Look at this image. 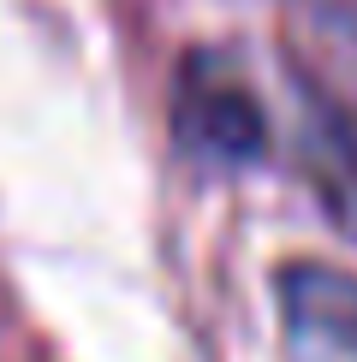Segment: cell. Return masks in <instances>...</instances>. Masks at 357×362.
<instances>
[{
  "instance_id": "cell-1",
  "label": "cell",
  "mask_w": 357,
  "mask_h": 362,
  "mask_svg": "<svg viewBox=\"0 0 357 362\" xmlns=\"http://www.w3.org/2000/svg\"><path fill=\"white\" fill-rule=\"evenodd\" d=\"M173 137L191 160L215 173L256 167L268 155V107L244 83V71L220 54H185L173 83Z\"/></svg>"
},
{
  "instance_id": "cell-2",
  "label": "cell",
  "mask_w": 357,
  "mask_h": 362,
  "mask_svg": "<svg viewBox=\"0 0 357 362\" xmlns=\"http://www.w3.org/2000/svg\"><path fill=\"white\" fill-rule=\"evenodd\" d=\"M274 297L286 339L310 362H357V274L322 255H292L274 274Z\"/></svg>"
}]
</instances>
